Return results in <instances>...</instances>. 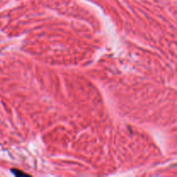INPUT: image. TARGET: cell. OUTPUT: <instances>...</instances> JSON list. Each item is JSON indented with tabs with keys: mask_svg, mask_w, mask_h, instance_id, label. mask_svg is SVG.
Returning <instances> with one entry per match:
<instances>
[{
	"mask_svg": "<svg viewBox=\"0 0 177 177\" xmlns=\"http://www.w3.org/2000/svg\"><path fill=\"white\" fill-rule=\"evenodd\" d=\"M11 172H12L15 176H27V174L23 173V172H21V171H19V170H17V169H12Z\"/></svg>",
	"mask_w": 177,
	"mask_h": 177,
	"instance_id": "cell-1",
	"label": "cell"
}]
</instances>
